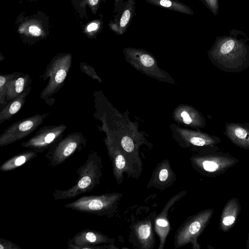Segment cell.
Returning <instances> with one entry per match:
<instances>
[{"mask_svg": "<svg viewBox=\"0 0 249 249\" xmlns=\"http://www.w3.org/2000/svg\"><path fill=\"white\" fill-rule=\"evenodd\" d=\"M249 38L242 31L232 29L217 37L208 51L213 65L227 72H240L249 67Z\"/></svg>", "mask_w": 249, "mask_h": 249, "instance_id": "1", "label": "cell"}, {"mask_svg": "<svg viewBox=\"0 0 249 249\" xmlns=\"http://www.w3.org/2000/svg\"><path fill=\"white\" fill-rule=\"evenodd\" d=\"M102 168L100 157L96 151H90L85 162L76 170L78 178L75 183L67 190H54L52 193L54 200L73 199L91 192L100 183Z\"/></svg>", "mask_w": 249, "mask_h": 249, "instance_id": "2", "label": "cell"}, {"mask_svg": "<svg viewBox=\"0 0 249 249\" xmlns=\"http://www.w3.org/2000/svg\"><path fill=\"white\" fill-rule=\"evenodd\" d=\"M71 65V55L65 54L54 57L48 64L42 79L48 80L40 93V98L46 102L58 92L62 87Z\"/></svg>", "mask_w": 249, "mask_h": 249, "instance_id": "3", "label": "cell"}, {"mask_svg": "<svg viewBox=\"0 0 249 249\" xmlns=\"http://www.w3.org/2000/svg\"><path fill=\"white\" fill-rule=\"evenodd\" d=\"M87 142L86 137L81 132L69 133L52 145L47 150L45 157L51 167H55L82 150Z\"/></svg>", "mask_w": 249, "mask_h": 249, "instance_id": "4", "label": "cell"}, {"mask_svg": "<svg viewBox=\"0 0 249 249\" xmlns=\"http://www.w3.org/2000/svg\"><path fill=\"white\" fill-rule=\"evenodd\" d=\"M115 200L113 194L87 195L66 204L65 207L88 214L109 215Z\"/></svg>", "mask_w": 249, "mask_h": 249, "instance_id": "5", "label": "cell"}, {"mask_svg": "<svg viewBox=\"0 0 249 249\" xmlns=\"http://www.w3.org/2000/svg\"><path fill=\"white\" fill-rule=\"evenodd\" d=\"M51 113L38 114L12 124L0 135V146L3 147L25 138L35 131Z\"/></svg>", "mask_w": 249, "mask_h": 249, "instance_id": "6", "label": "cell"}, {"mask_svg": "<svg viewBox=\"0 0 249 249\" xmlns=\"http://www.w3.org/2000/svg\"><path fill=\"white\" fill-rule=\"evenodd\" d=\"M67 128V125L63 124L44 126L39 128L31 138L22 142L21 146L37 153H42L63 136Z\"/></svg>", "mask_w": 249, "mask_h": 249, "instance_id": "7", "label": "cell"}, {"mask_svg": "<svg viewBox=\"0 0 249 249\" xmlns=\"http://www.w3.org/2000/svg\"><path fill=\"white\" fill-rule=\"evenodd\" d=\"M114 12V18L110 23V27L118 35H123L135 16V0H116Z\"/></svg>", "mask_w": 249, "mask_h": 249, "instance_id": "8", "label": "cell"}, {"mask_svg": "<svg viewBox=\"0 0 249 249\" xmlns=\"http://www.w3.org/2000/svg\"><path fill=\"white\" fill-rule=\"evenodd\" d=\"M110 239L102 233L91 229H84L76 233L68 242L69 249H98L105 247L100 244L108 243Z\"/></svg>", "mask_w": 249, "mask_h": 249, "instance_id": "9", "label": "cell"}, {"mask_svg": "<svg viewBox=\"0 0 249 249\" xmlns=\"http://www.w3.org/2000/svg\"><path fill=\"white\" fill-rule=\"evenodd\" d=\"M224 134L236 145L244 149H249V124L248 123H227Z\"/></svg>", "mask_w": 249, "mask_h": 249, "instance_id": "10", "label": "cell"}, {"mask_svg": "<svg viewBox=\"0 0 249 249\" xmlns=\"http://www.w3.org/2000/svg\"><path fill=\"white\" fill-rule=\"evenodd\" d=\"M32 81V77L24 73L9 80L6 85V100L12 101L21 95L30 87Z\"/></svg>", "mask_w": 249, "mask_h": 249, "instance_id": "11", "label": "cell"}, {"mask_svg": "<svg viewBox=\"0 0 249 249\" xmlns=\"http://www.w3.org/2000/svg\"><path fill=\"white\" fill-rule=\"evenodd\" d=\"M207 219V217L204 215L199 216L186 225L178 236V245L185 244L196 236L202 229Z\"/></svg>", "mask_w": 249, "mask_h": 249, "instance_id": "12", "label": "cell"}, {"mask_svg": "<svg viewBox=\"0 0 249 249\" xmlns=\"http://www.w3.org/2000/svg\"><path fill=\"white\" fill-rule=\"evenodd\" d=\"M38 154L31 149L23 151L5 161L0 166V170L4 172L14 170L36 158Z\"/></svg>", "mask_w": 249, "mask_h": 249, "instance_id": "13", "label": "cell"}, {"mask_svg": "<svg viewBox=\"0 0 249 249\" xmlns=\"http://www.w3.org/2000/svg\"><path fill=\"white\" fill-rule=\"evenodd\" d=\"M31 87H29L21 95L11 101L0 112V124L9 120L16 114L22 107L26 101V98L31 90Z\"/></svg>", "mask_w": 249, "mask_h": 249, "instance_id": "14", "label": "cell"}, {"mask_svg": "<svg viewBox=\"0 0 249 249\" xmlns=\"http://www.w3.org/2000/svg\"><path fill=\"white\" fill-rule=\"evenodd\" d=\"M149 4L177 12L180 13L194 15V11L188 5L178 0H144Z\"/></svg>", "mask_w": 249, "mask_h": 249, "instance_id": "15", "label": "cell"}, {"mask_svg": "<svg viewBox=\"0 0 249 249\" xmlns=\"http://www.w3.org/2000/svg\"><path fill=\"white\" fill-rule=\"evenodd\" d=\"M23 73L18 71H15L12 73L0 75V104L1 108L2 106H5L6 85L8 81L12 78L19 76Z\"/></svg>", "mask_w": 249, "mask_h": 249, "instance_id": "16", "label": "cell"}, {"mask_svg": "<svg viewBox=\"0 0 249 249\" xmlns=\"http://www.w3.org/2000/svg\"><path fill=\"white\" fill-rule=\"evenodd\" d=\"M231 209L230 210V207H228L223 213L222 223L225 227L231 226L235 221L237 215L236 211L231 210Z\"/></svg>", "mask_w": 249, "mask_h": 249, "instance_id": "17", "label": "cell"}, {"mask_svg": "<svg viewBox=\"0 0 249 249\" xmlns=\"http://www.w3.org/2000/svg\"><path fill=\"white\" fill-rule=\"evenodd\" d=\"M80 68L82 72L85 73L91 78L101 82V79L95 72L94 68L88 65L85 62L80 63Z\"/></svg>", "mask_w": 249, "mask_h": 249, "instance_id": "18", "label": "cell"}, {"mask_svg": "<svg viewBox=\"0 0 249 249\" xmlns=\"http://www.w3.org/2000/svg\"><path fill=\"white\" fill-rule=\"evenodd\" d=\"M214 16H216L218 13L219 4L218 0H199Z\"/></svg>", "mask_w": 249, "mask_h": 249, "instance_id": "19", "label": "cell"}, {"mask_svg": "<svg viewBox=\"0 0 249 249\" xmlns=\"http://www.w3.org/2000/svg\"><path fill=\"white\" fill-rule=\"evenodd\" d=\"M138 231L140 238L142 240H145L150 235L151 228L148 224H143L139 227Z\"/></svg>", "mask_w": 249, "mask_h": 249, "instance_id": "20", "label": "cell"}, {"mask_svg": "<svg viewBox=\"0 0 249 249\" xmlns=\"http://www.w3.org/2000/svg\"><path fill=\"white\" fill-rule=\"evenodd\" d=\"M139 57L141 62L145 67H149L154 64L155 61L153 58L144 52H142Z\"/></svg>", "mask_w": 249, "mask_h": 249, "instance_id": "21", "label": "cell"}, {"mask_svg": "<svg viewBox=\"0 0 249 249\" xmlns=\"http://www.w3.org/2000/svg\"><path fill=\"white\" fill-rule=\"evenodd\" d=\"M21 248L12 241L0 238V249H21Z\"/></svg>", "mask_w": 249, "mask_h": 249, "instance_id": "22", "label": "cell"}, {"mask_svg": "<svg viewBox=\"0 0 249 249\" xmlns=\"http://www.w3.org/2000/svg\"><path fill=\"white\" fill-rule=\"evenodd\" d=\"M121 144L124 149L128 152H132L134 148L133 141L128 136H125L122 138Z\"/></svg>", "mask_w": 249, "mask_h": 249, "instance_id": "23", "label": "cell"}, {"mask_svg": "<svg viewBox=\"0 0 249 249\" xmlns=\"http://www.w3.org/2000/svg\"><path fill=\"white\" fill-rule=\"evenodd\" d=\"M204 169L209 172H214L218 169L219 165L215 161L212 160H206L203 162Z\"/></svg>", "mask_w": 249, "mask_h": 249, "instance_id": "24", "label": "cell"}, {"mask_svg": "<svg viewBox=\"0 0 249 249\" xmlns=\"http://www.w3.org/2000/svg\"><path fill=\"white\" fill-rule=\"evenodd\" d=\"M115 163L118 169H123L125 165V161L124 157L121 154L117 155L115 159Z\"/></svg>", "mask_w": 249, "mask_h": 249, "instance_id": "25", "label": "cell"}, {"mask_svg": "<svg viewBox=\"0 0 249 249\" xmlns=\"http://www.w3.org/2000/svg\"><path fill=\"white\" fill-rule=\"evenodd\" d=\"M30 33L35 36H38L41 35V31L40 29L36 25L30 26L29 28Z\"/></svg>", "mask_w": 249, "mask_h": 249, "instance_id": "26", "label": "cell"}, {"mask_svg": "<svg viewBox=\"0 0 249 249\" xmlns=\"http://www.w3.org/2000/svg\"><path fill=\"white\" fill-rule=\"evenodd\" d=\"M181 116L183 118V122L186 124H191L193 120L190 117L189 114L185 111H183L180 114Z\"/></svg>", "mask_w": 249, "mask_h": 249, "instance_id": "27", "label": "cell"}, {"mask_svg": "<svg viewBox=\"0 0 249 249\" xmlns=\"http://www.w3.org/2000/svg\"><path fill=\"white\" fill-rule=\"evenodd\" d=\"M168 177V172L166 169H162L159 173V179L161 181H165Z\"/></svg>", "mask_w": 249, "mask_h": 249, "instance_id": "28", "label": "cell"}, {"mask_svg": "<svg viewBox=\"0 0 249 249\" xmlns=\"http://www.w3.org/2000/svg\"><path fill=\"white\" fill-rule=\"evenodd\" d=\"M157 224L161 227H166L168 226V223L165 219L159 218L157 220Z\"/></svg>", "mask_w": 249, "mask_h": 249, "instance_id": "29", "label": "cell"}, {"mask_svg": "<svg viewBox=\"0 0 249 249\" xmlns=\"http://www.w3.org/2000/svg\"><path fill=\"white\" fill-rule=\"evenodd\" d=\"M98 25L96 23H92L89 24L87 27V30L89 32L95 31L97 29Z\"/></svg>", "mask_w": 249, "mask_h": 249, "instance_id": "30", "label": "cell"}, {"mask_svg": "<svg viewBox=\"0 0 249 249\" xmlns=\"http://www.w3.org/2000/svg\"><path fill=\"white\" fill-rule=\"evenodd\" d=\"M89 2L91 5H96L98 2L99 0H89Z\"/></svg>", "mask_w": 249, "mask_h": 249, "instance_id": "31", "label": "cell"}]
</instances>
